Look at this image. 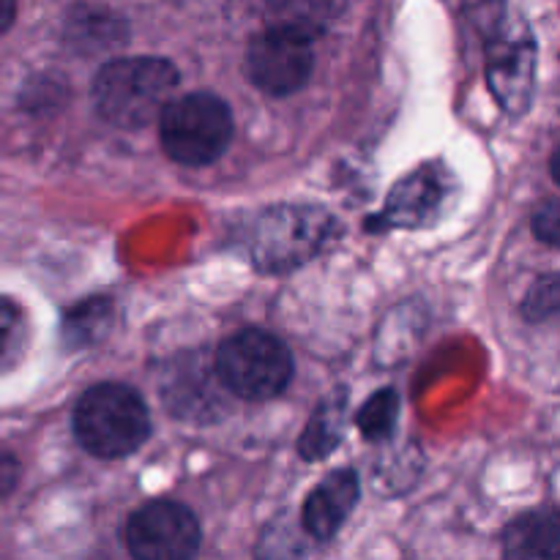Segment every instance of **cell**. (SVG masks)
Instances as JSON below:
<instances>
[{"label":"cell","instance_id":"obj_1","mask_svg":"<svg viewBox=\"0 0 560 560\" xmlns=\"http://www.w3.org/2000/svg\"><path fill=\"white\" fill-rule=\"evenodd\" d=\"M178 69L164 58L109 60L93 80L96 113L118 129H140L167 107Z\"/></svg>","mask_w":560,"mask_h":560},{"label":"cell","instance_id":"obj_2","mask_svg":"<svg viewBox=\"0 0 560 560\" xmlns=\"http://www.w3.org/2000/svg\"><path fill=\"white\" fill-rule=\"evenodd\" d=\"M487 16H479L485 33L487 82L495 102L509 115H525L536 93V38L523 20L509 16L501 0H492Z\"/></svg>","mask_w":560,"mask_h":560},{"label":"cell","instance_id":"obj_3","mask_svg":"<svg viewBox=\"0 0 560 560\" xmlns=\"http://www.w3.org/2000/svg\"><path fill=\"white\" fill-rule=\"evenodd\" d=\"M74 432L85 452L118 459L135 454L148 441L151 416L135 388L124 383H98L77 402Z\"/></svg>","mask_w":560,"mask_h":560},{"label":"cell","instance_id":"obj_4","mask_svg":"<svg viewBox=\"0 0 560 560\" xmlns=\"http://www.w3.org/2000/svg\"><path fill=\"white\" fill-rule=\"evenodd\" d=\"M219 381L241 399H271L288 388L293 377V355L288 345L260 328L235 334L217 353Z\"/></svg>","mask_w":560,"mask_h":560},{"label":"cell","instance_id":"obj_5","mask_svg":"<svg viewBox=\"0 0 560 560\" xmlns=\"http://www.w3.org/2000/svg\"><path fill=\"white\" fill-rule=\"evenodd\" d=\"M233 113L213 93H189L162 109V142L170 159L189 167L211 164L233 140Z\"/></svg>","mask_w":560,"mask_h":560},{"label":"cell","instance_id":"obj_6","mask_svg":"<svg viewBox=\"0 0 560 560\" xmlns=\"http://www.w3.org/2000/svg\"><path fill=\"white\" fill-rule=\"evenodd\" d=\"M331 233V217L317 208H271L257 222L252 255L262 271H290L315 257Z\"/></svg>","mask_w":560,"mask_h":560},{"label":"cell","instance_id":"obj_7","mask_svg":"<svg viewBox=\"0 0 560 560\" xmlns=\"http://www.w3.org/2000/svg\"><path fill=\"white\" fill-rule=\"evenodd\" d=\"M124 539L140 560H186L200 547V525L180 503L156 501L131 514Z\"/></svg>","mask_w":560,"mask_h":560},{"label":"cell","instance_id":"obj_8","mask_svg":"<svg viewBox=\"0 0 560 560\" xmlns=\"http://www.w3.org/2000/svg\"><path fill=\"white\" fill-rule=\"evenodd\" d=\"M312 66H315V55H312L310 42L277 31H266L252 38L249 52H246V74L260 91L271 96H288L304 88Z\"/></svg>","mask_w":560,"mask_h":560},{"label":"cell","instance_id":"obj_9","mask_svg":"<svg viewBox=\"0 0 560 560\" xmlns=\"http://www.w3.org/2000/svg\"><path fill=\"white\" fill-rule=\"evenodd\" d=\"M359 503V476L353 470H334L312 490L304 503V528L315 539L328 541Z\"/></svg>","mask_w":560,"mask_h":560},{"label":"cell","instance_id":"obj_10","mask_svg":"<svg viewBox=\"0 0 560 560\" xmlns=\"http://www.w3.org/2000/svg\"><path fill=\"white\" fill-rule=\"evenodd\" d=\"M503 556L512 560H560V509L520 514L503 530Z\"/></svg>","mask_w":560,"mask_h":560},{"label":"cell","instance_id":"obj_11","mask_svg":"<svg viewBox=\"0 0 560 560\" xmlns=\"http://www.w3.org/2000/svg\"><path fill=\"white\" fill-rule=\"evenodd\" d=\"M334 14V0H266L268 31L284 36L315 42L328 31Z\"/></svg>","mask_w":560,"mask_h":560},{"label":"cell","instance_id":"obj_12","mask_svg":"<svg viewBox=\"0 0 560 560\" xmlns=\"http://www.w3.org/2000/svg\"><path fill=\"white\" fill-rule=\"evenodd\" d=\"M443 195V184L432 170L410 175L408 180L397 186L392 200L386 202V222L405 228V224H419L438 208Z\"/></svg>","mask_w":560,"mask_h":560},{"label":"cell","instance_id":"obj_13","mask_svg":"<svg viewBox=\"0 0 560 560\" xmlns=\"http://www.w3.org/2000/svg\"><path fill=\"white\" fill-rule=\"evenodd\" d=\"M345 402H348V392H334L331 397L317 408L315 419L310 421L304 438L299 441L301 457L323 459L334 452V446H337L339 438H342Z\"/></svg>","mask_w":560,"mask_h":560},{"label":"cell","instance_id":"obj_14","mask_svg":"<svg viewBox=\"0 0 560 560\" xmlns=\"http://www.w3.org/2000/svg\"><path fill=\"white\" fill-rule=\"evenodd\" d=\"M27 348V323L20 306L0 295V375L14 370Z\"/></svg>","mask_w":560,"mask_h":560},{"label":"cell","instance_id":"obj_15","mask_svg":"<svg viewBox=\"0 0 560 560\" xmlns=\"http://www.w3.org/2000/svg\"><path fill=\"white\" fill-rule=\"evenodd\" d=\"M399 416V397L392 388L372 394L364 408L359 410V430L364 432L366 441H386L392 435Z\"/></svg>","mask_w":560,"mask_h":560},{"label":"cell","instance_id":"obj_16","mask_svg":"<svg viewBox=\"0 0 560 560\" xmlns=\"http://www.w3.org/2000/svg\"><path fill=\"white\" fill-rule=\"evenodd\" d=\"M523 315L530 323H541L547 317L560 315V273H547L534 288L528 290V299L523 304Z\"/></svg>","mask_w":560,"mask_h":560},{"label":"cell","instance_id":"obj_17","mask_svg":"<svg viewBox=\"0 0 560 560\" xmlns=\"http://www.w3.org/2000/svg\"><path fill=\"white\" fill-rule=\"evenodd\" d=\"M534 233L541 244L560 249V200H550L536 211Z\"/></svg>","mask_w":560,"mask_h":560},{"label":"cell","instance_id":"obj_18","mask_svg":"<svg viewBox=\"0 0 560 560\" xmlns=\"http://www.w3.org/2000/svg\"><path fill=\"white\" fill-rule=\"evenodd\" d=\"M16 481H20V463L9 452H0V501L14 492Z\"/></svg>","mask_w":560,"mask_h":560},{"label":"cell","instance_id":"obj_19","mask_svg":"<svg viewBox=\"0 0 560 560\" xmlns=\"http://www.w3.org/2000/svg\"><path fill=\"white\" fill-rule=\"evenodd\" d=\"M16 14V0H0V36L11 27Z\"/></svg>","mask_w":560,"mask_h":560},{"label":"cell","instance_id":"obj_20","mask_svg":"<svg viewBox=\"0 0 560 560\" xmlns=\"http://www.w3.org/2000/svg\"><path fill=\"white\" fill-rule=\"evenodd\" d=\"M550 175H552V180L560 186V148L552 153V159H550Z\"/></svg>","mask_w":560,"mask_h":560}]
</instances>
